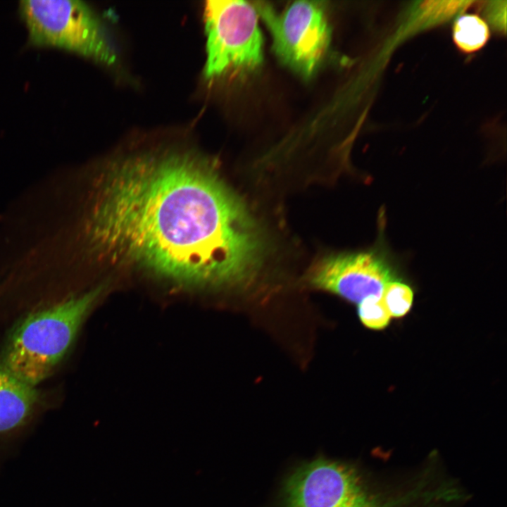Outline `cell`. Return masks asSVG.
<instances>
[{"label": "cell", "mask_w": 507, "mask_h": 507, "mask_svg": "<svg viewBox=\"0 0 507 507\" xmlns=\"http://www.w3.org/2000/svg\"><path fill=\"white\" fill-rule=\"evenodd\" d=\"M104 289L68 296L25 317L8 338L0 364L33 387L45 380L70 349Z\"/></svg>", "instance_id": "7a4b0ae2"}, {"label": "cell", "mask_w": 507, "mask_h": 507, "mask_svg": "<svg viewBox=\"0 0 507 507\" xmlns=\"http://www.w3.org/2000/svg\"><path fill=\"white\" fill-rule=\"evenodd\" d=\"M308 277L314 287L357 305L368 296H381L387 284L398 279L389 259L378 250L325 256Z\"/></svg>", "instance_id": "52a82bcc"}, {"label": "cell", "mask_w": 507, "mask_h": 507, "mask_svg": "<svg viewBox=\"0 0 507 507\" xmlns=\"http://www.w3.org/2000/svg\"><path fill=\"white\" fill-rule=\"evenodd\" d=\"M358 315L361 323L373 330L384 329L391 319L382 296H370L363 299L358 304Z\"/></svg>", "instance_id": "7c38bea8"}, {"label": "cell", "mask_w": 507, "mask_h": 507, "mask_svg": "<svg viewBox=\"0 0 507 507\" xmlns=\"http://www.w3.org/2000/svg\"><path fill=\"white\" fill-rule=\"evenodd\" d=\"M490 32L486 22L475 14H465L456 19L453 38L457 47L465 53L480 50L487 42Z\"/></svg>", "instance_id": "9c48e42d"}, {"label": "cell", "mask_w": 507, "mask_h": 507, "mask_svg": "<svg viewBox=\"0 0 507 507\" xmlns=\"http://www.w3.org/2000/svg\"><path fill=\"white\" fill-rule=\"evenodd\" d=\"M284 507H399L404 501L369 489L345 463L318 458L292 473L284 487Z\"/></svg>", "instance_id": "8992f818"}, {"label": "cell", "mask_w": 507, "mask_h": 507, "mask_svg": "<svg viewBox=\"0 0 507 507\" xmlns=\"http://www.w3.org/2000/svg\"><path fill=\"white\" fill-rule=\"evenodd\" d=\"M38 394L0 364V437L23 426L34 413Z\"/></svg>", "instance_id": "ba28073f"}, {"label": "cell", "mask_w": 507, "mask_h": 507, "mask_svg": "<svg viewBox=\"0 0 507 507\" xmlns=\"http://www.w3.org/2000/svg\"><path fill=\"white\" fill-rule=\"evenodd\" d=\"M254 5L239 0H209L204 7L207 78L230 70L248 73L263 60V37Z\"/></svg>", "instance_id": "277c9868"}, {"label": "cell", "mask_w": 507, "mask_h": 507, "mask_svg": "<svg viewBox=\"0 0 507 507\" xmlns=\"http://www.w3.org/2000/svg\"><path fill=\"white\" fill-rule=\"evenodd\" d=\"M485 15L494 29L506 32V1H492L485 7Z\"/></svg>", "instance_id": "4fadbf2b"}, {"label": "cell", "mask_w": 507, "mask_h": 507, "mask_svg": "<svg viewBox=\"0 0 507 507\" xmlns=\"http://www.w3.org/2000/svg\"><path fill=\"white\" fill-rule=\"evenodd\" d=\"M20 15L30 44L55 46L111 64L116 58L104 29L92 8L80 0H24Z\"/></svg>", "instance_id": "3957f363"}, {"label": "cell", "mask_w": 507, "mask_h": 507, "mask_svg": "<svg viewBox=\"0 0 507 507\" xmlns=\"http://www.w3.org/2000/svg\"><path fill=\"white\" fill-rule=\"evenodd\" d=\"M382 298L391 317L401 318L410 311L413 292L409 285L396 279L387 284Z\"/></svg>", "instance_id": "8fae6325"}, {"label": "cell", "mask_w": 507, "mask_h": 507, "mask_svg": "<svg viewBox=\"0 0 507 507\" xmlns=\"http://www.w3.org/2000/svg\"><path fill=\"white\" fill-rule=\"evenodd\" d=\"M253 5L270 30L273 49L280 60L304 77L313 75L331 39L322 2L297 1L281 13L265 1Z\"/></svg>", "instance_id": "5b68a950"}, {"label": "cell", "mask_w": 507, "mask_h": 507, "mask_svg": "<svg viewBox=\"0 0 507 507\" xmlns=\"http://www.w3.org/2000/svg\"><path fill=\"white\" fill-rule=\"evenodd\" d=\"M100 175L81 227L90 256L208 287L246 284L261 268V225L209 159L149 153Z\"/></svg>", "instance_id": "6da1fadb"}, {"label": "cell", "mask_w": 507, "mask_h": 507, "mask_svg": "<svg viewBox=\"0 0 507 507\" xmlns=\"http://www.w3.org/2000/svg\"><path fill=\"white\" fill-rule=\"evenodd\" d=\"M471 1H425L414 10L413 25L416 27H427L447 20L467 8Z\"/></svg>", "instance_id": "30bf717a"}]
</instances>
